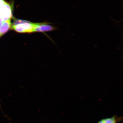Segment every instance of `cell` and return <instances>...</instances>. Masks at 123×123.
I'll use <instances>...</instances> for the list:
<instances>
[{
  "label": "cell",
  "mask_w": 123,
  "mask_h": 123,
  "mask_svg": "<svg viewBox=\"0 0 123 123\" xmlns=\"http://www.w3.org/2000/svg\"><path fill=\"white\" fill-rule=\"evenodd\" d=\"M35 23L18 20L11 26L12 29L19 33H31L34 32Z\"/></svg>",
  "instance_id": "cell-1"
},
{
  "label": "cell",
  "mask_w": 123,
  "mask_h": 123,
  "mask_svg": "<svg viewBox=\"0 0 123 123\" xmlns=\"http://www.w3.org/2000/svg\"><path fill=\"white\" fill-rule=\"evenodd\" d=\"M0 16L4 21L11 19L12 16L11 6L5 2L0 8Z\"/></svg>",
  "instance_id": "cell-2"
},
{
  "label": "cell",
  "mask_w": 123,
  "mask_h": 123,
  "mask_svg": "<svg viewBox=\"0 0 123 123\" xmlns=\"http://www.w3.org/2000/svg\"><path fill=\"white\" fill-rule=\"evenodd\" d=\"M55 29V27L46 23H35L34 32L49 31Z\"/></svg>",
  "instance_id": "cell-3"
},
{
  "label": "cell",
  "mask_w": 123,
  "mask_h": 123,
  "mask_svg": "<svg viewBox=\"0 0 123 123\" xmlns=\"http://www.w3.org/2000/svg\"><path fill=\"white\" fill-rule=\"evenodd\" d=\"M123 119V117H118L115 115L111 117L101 119L98 121L97 123H117L120 122Z\"/></svg>",
  "instance_id": "cell-4"
},
{
  "label": "cell",
  "mask_w": 123,
  "mask_h": 123,
  "mask_svg": "<svg viewBox=\"0 0 123 123\" xmlns=\"http://www.w3.org/2000/svg\"><path fill=\"white\" fill-rule=\"evenodd\" d=\"M11 25L10 19L4 21L0 27V35L2 36L6 33L11 27Z\"/></svg>",
  "instance_id": "cell-5"
},
{
  "label": "cell",
  "mask_w": 123,
  "mask_h": 123,
  "mask_svg": "<svg viewBox=\"0 0 123 123\" xmlns=\"http://www.w3.org/2000/svg\"><path fill=\"white\" fill-rule=\"evenodd\" d=\"M5 2L3 0H0V8L2 6Z\"/></svg>",
  "instance_id": "cell-6"
},
{
  "label": "cell",
  "mask_w": 123,
  "mask_h": 123,
  "mask_svg": "<svg viewBox=\"0 0 123 123\" xmlns=\"http://www.w3.org/2000/svg\"><path fill=\"white\" fill-rule=\"evenodd\" d=\"M0 36H1L0 35Z\"/></svg>",
  "instance_id": "cell-7"
}]
</instances>
